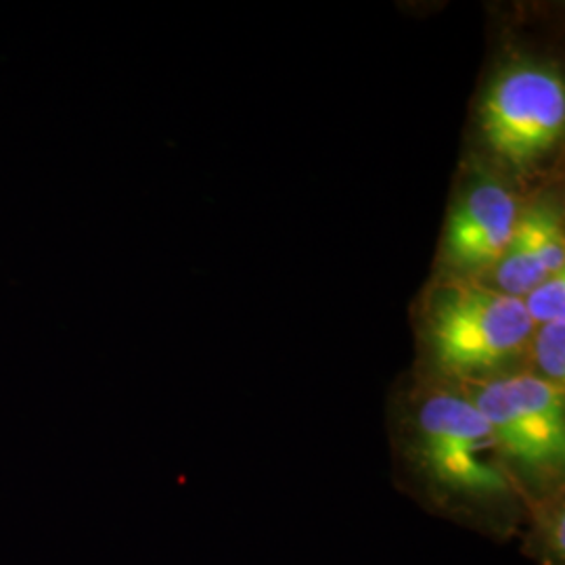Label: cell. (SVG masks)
I'll return each mask as SVG.
<instances>
[{"mask_svg": "<svg viewBox=\"0 0 565 565\" xmlns=\"http://www.w3.org/2000/svg\"><path fill=\"white\" fill-rule=\"evenodd\" d=\"M401 446L411 490L429 513L497 541L524 530L525 501L484 415L459 387L438 380L419 387Z\"/></svg>", "mask_w": 565, "mask_h": 565, "instance_id": "6da1fadb", "label": "cell"}, {"mask_svg": "<svg viewBox=\"0 0 565 565\" xmlns=\"http://www.w3.org/2000/svg\"><path fill=\"white\" fill-rule=\"evenodd\" d=\"M424 327L436 380L452 385L524 371L534 333L520 298L469 277H452L429 291Z\"/></svg>", "mask_w": 565, "mask_h": 565, "instance_id": "7a4b0ae2", "label": "cell"}, {"mask_svg": "<svg viewBox=\"0 0 565 565\" xmlns=\"http://www.w3.org/2000/svg\"><path fill=\"white\" fill-rule=\"evenodd\" d=\"M455 387L484 415L525 507L564 492V385L524 369Z\"/></svg>", "mask_w": 565, "mask_h": 565, "instance_id": "3957f363", "label": "cell"}, {"mask_svg": "<svg viewBox=\"0 0 565 565\" xmlns=\"http://www.w3.org/2000/svg\"><path fill=\"white\" fill-rule=\"evenodd\" d=\"M480 126L503 162L520 170L543 162L564 139V78L536 63L509 67L486 90Z\"/></svg>", "mask_w": 565, "mask_h": 565, "instance_id": "277c9868", "label": "cell"}, {"mask_svg": "<svg viewBox=\"0 0 565 565\" xmlns=\"http://www.w3.org/2000/svg\"><path fill=\"white\" fill-rule=\"evenodd\" d=\"M520 218V205L505 184L473 182L457 200L445 231V260L459 277L478 279L501 260Z\"/></svg>", "mask_w": 565, "mask_h": 565, "instance_id": "5b68a950", "label": "cell"}, {"mask_svg": "<svg viewBox=\"0 0 565 565\" xmlns=\"http://www.w3.org/2000/svg\"><path fill=\"white\" fill-rule=\"evenodd\" d=\"M490 273V287L520 300L541 282L565 273L564 224L559 212L548 203L520 210L505 254Z\"/></svg>", "mask_w": 565, "mask_h": 565, "instance_id": "8992f818", "label": "cell"}, {"mask_svg": "<svg viewBox=\"0 0 565 565\" xmlns=\"http://www.w3.org/2000/svg\"><path fill=\"white\" fill-rule=\"evenodd\" d=\"M564 492L527 507L524 551L536 565H565Z\"/></svg>", "mask_w": 565, "mask_h": 565, "instance_id": "52a82bcc", "label": "cell"}, {"mask_svg": "<svg viewBox=\"0 0 565 565\" xmlns=\"http://www.w3.org/2000/svg\"><path fill=\"white\" fill-rule=\"evenodd\" d=\"M527 361L534 375L553 384H565V319L534 327L527 345Z\"/></svg>", "mask_w": 565, "mask_h": 565, "instance_id": "ba28073f", "label": "cell"}, {"mask_svg": "<svg viewBox=\"0 0 565 565\" xmlns=\"http://www.w3.org/2000/svg\"><path fill=\"white\" fill-rule=\"evenodd\" d=\"M522 302L534 327L565 319V273L534 287Z\"/></svg>", "mask_w": 565, "mask_h": 565, "instance_id": "9c48e42d", "label": "cell"}]
</instances>
